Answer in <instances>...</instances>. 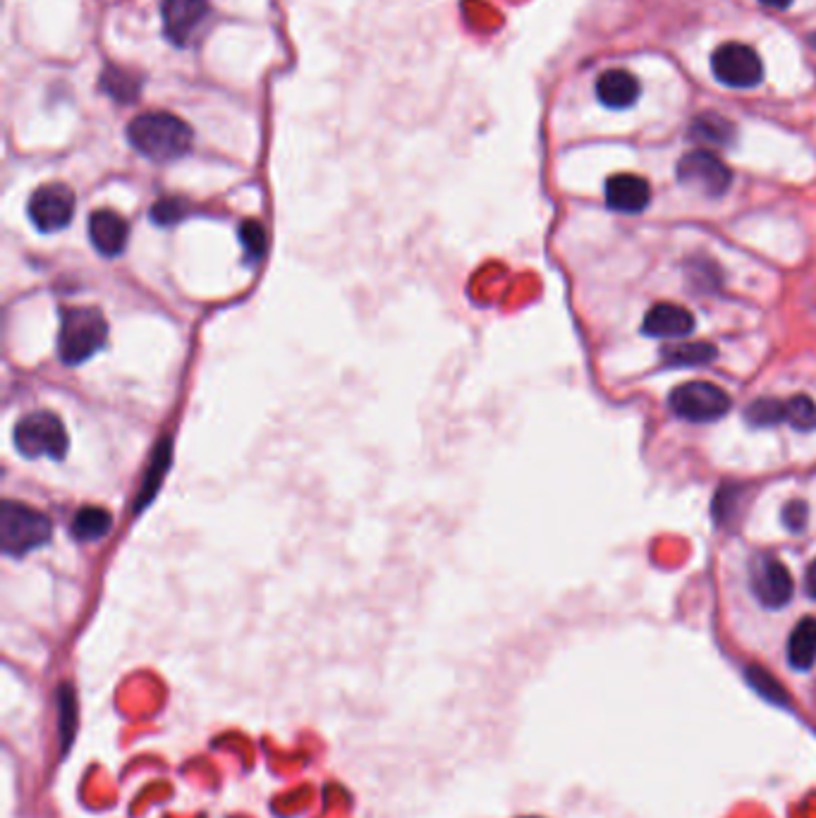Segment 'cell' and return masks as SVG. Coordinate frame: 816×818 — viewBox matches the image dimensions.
I'll return each mask as SVG.
<instances>
[{
    "label": "cell",
    "mask_w": 816,
    "mask_h": 818,
    "mask_svg": "<svg viewBox=\"0 0 816 818\" xmlns=\"http://www.w3.org/2000/svg\"><path fill=\"white\" fill-rule=\"evenodd\" d=\"M171 467V440L163 438L161 444L156 446L154 450V457H152V465L149 469H146V477H144V484H142V490L139 496L135 500V510H144L146 505L152 503V498L158 494V486L163 481V477H166V471Z\"/></svg>",
    "instance_id": "cell-17"
},
{
    "label": "cell",
    "mask_w": 816,
    "mask_h": 818,
    "mask_svg": "<svg viewBox=\"0 0 816 818\" xmlns=\"http://www.w3.org/2000/svg\"><path fill=\"white\" fill-rule=\"evenodd\" d=\"M759 3H764L766 8H774V10H786L793 6V0H759Z\"/></svg>",
    "instance_id": "cell-29"
},
{
    "label": "cell",
    "mask_w": 816,
    "mask_h": 818,
    "mask_svg": "<svg viewBox=\"0 0 816 818\" xmlns=\"http://www.w3.org/2000/svg\"><path fill=\"white\" fill-rule=\"evenodd\" d=\"M237 235H240V244H242L244 254H247V259L259 261L261 256H264V252H266V231L259 221H244L240 225Z\"/></svg>",
    "instance_id": "cell-26"
},
{
    "label": "cell",
    "mask_w": 816,
    "mask_h": 818,
    "mask_svg": "<svg viewBox=\"0 0 816 818\" xmlns=\"http://www.w3.org/2000/svg\"><path fill=\"white\" fill-rule=\"evenodd\" d=\"M127 142L133 149L154 163H171L192 152L194 129L166 110L142 113L127 125Z\"/></svg>",
    "instance_id": "cell-1"
},
{
    "label": "cell",
    "mask_w": 816,
    "mask_h": 818,
    "mask_svg": "<svg viewBox=\"0 0 816 818\" xmlns=\"http://www.w3.org/2000/svg\"><path fill=\"white\" fill-rule=\"evenodd\" d=\"M745 678H747L749 686H752V690L759 697H764L766 701L776 703V707H790V697L786 692V686H783L766 668H761V665H747Z\"/></svg>",
    "instance_id": "cell-21"
},
{
    "label": "cell",
    "mask_w": 816,
    "mask_h": 818,
    "mask_svg": "<svg viewBox=\"0 0 816 818\" xmlns=\"http://www.w3.org/2000/svg\"><path fill=\"white\" fill-rule=\"evenodd\" d=\"M190 214V204L179 196H163L154 206H152V223L161 225V227H171L177 225L185 216Z\"/></svg>",
    "instance_id": "cell-25"
},
{
    "label": "cell",
    "mask_w": 816,
    "mask_h": 818,
    "mask_svg": "<svg viewBox=\"0 0 816 818\" xmlns=\"http://www.w3.org/2000/svg\"><path fill=\"white\" fill-rule=\"evenodd\" d=\"M678 179L707 196H721L732 183V173L716 154L697 149L680 158Z\"/></svg>",
    "instance_id": "cell-9"
},
{
    "label": "cell",
    "mask_w": 816,
    "mask_h": 818,
    "mask_svg": "<svg viewBox=\"0 0 816 818\" xmlns=\"http://www.w3.org/2000/svg\"><path fill=\"white\" fill-rule=\"evenodd\" d=\"M807 503L805 500H790L786 507H783V525H786L790 532H803L807 525Z\"/></svg>",
    "instance_id": "cell-27"
},
{
    "label": "cell",
    "mask_w": 816,
    "mask_h": 818,
    "mask_svg": "<svg viewBox=\"0 0 816 818\" xmlns=\"http://www.w3.org/2000/svg\"><path fill=\"white\" fill-rule=\"evenodd\" d=\"M694 331V317L673 302H659L647 312L642 333L649 338H684Z\"/></svg>",
    "instance_id": "cell-13"
},
{
    "label": "cell",
    "mask_w": 816,
    "mask_h": 818,
    "mask_svg": "<svg viewBox=\"0 0 816 818\" xmlns=\"http://www.w3.org/2000/svg\"><path fill=\"white\" fill-rule=\"evenodd\" d=\"M14 448H18L27 460H39V457H51L62 460L70 448V436L65 431V423L54 412H31L22 417L14 427Z\"/></svg>",
    "instance_id": "cell-4"
},
{
    "label": "cell",
    "mask_w": 816,
    "mask_h": 818,
    "mask_svg": "<svg viewBox=\"0 0 816 818\" xmlns=\"http://www.w3.org/2000/svg\"><path fill=\"white\" fill-rule=\"evenodd\" d=\"M596 96L606 108L623 110L640 98V81L628 70H606L596 79Z\"/></svg>",
    "instance_id": "cell-14"
},
{
    "label": "cell",
    "mask_w": 816,
    "mask_h": 818,
    "mask_svg": "<svg viewBox=\"0 0 816 818\" xmlns=\"http://www.w3.org/2000/svg\"><path fill=\"white\" fill-rule=\"evenodd\" d=\"M668 402H671L676 417L692 423H709L723 419L732 407L728 392L709 381H688L676 386Z\"/></svg>",
    "instance_id": "cell-5"
},
{
    "label": "cell",
    "mask_w": 816,
    "mask_h": 818,
    "mask_svg": "<svg viewBox=\"0 0 816 818\" xmlns=\"http://www.w3.org/2000/svg\"><path fill=\"white\" fill-rule=\"evenodd\" d=\"M718 357V350L709 342H682L676 348L663 350V362L668 367H705Z\"/></svg>",
    "instance_id": "cell-19"
},
{
    "label": "cell",
    "mask_w": 816,
    "mask_h": 818,
    "mask_svg": "<svg viewBox=\"0 0 816 818\" xmlns=\"http://www.w3.org/2000/svg\"><path fill=\"white\" fill-rule=\"evenodd\" d=\"M89 240L94 244V250L101 256L108 259L120 256L127 247L129 225L120 214H116V211L110 208L94 211L89 216Z\"/></svg>",
    "instance_id": "cell-11"
},
{
    "label": "cell",
    "mask_w": 816,
    "mask_h": 818,
    "mask_svg": "<svg viewBox=\"0 0 816 818\" xmlns=\"http://www.w3.org/2000/svg\"><path fill=\"white\" fill-rule=\"evenodd\" d=\"M805 592L809 598L816 601V561H812L805 572Z\"/></svg>",
    "instance_id": "cell-28"
},
{
    "label": "cell",
    "mask_w": 816,
    "mask_h": 818,
    "mask_svg": "<svg viewBox=\"0 0 816 818\" xmlns=\"http://www.w3.org/2000/svg\"><path fill=\"white\" fill-rule=\"evenodd\" d=\"M27 214L37 231L43 235L65 231L75 216V192L62 183L41 185L29 196Z\"/></svg>",
    "instance_id": "cell-7"
},
{
    "label": "cell",
    "mask_w": 816,
    "mask_h": 818,
    "mask_svg": "<svg viewBox=\"0 0 816 818\" xmlns=\"http://www.w3.org/2000/svg\"><path fill=\"white\" fill-rule=\"evenodd\" d=\"M108 340V321L96 306H65L60 314L58 354L62 364H85Z\"/></svg>",
    "instance_id": "cell-2"
},
{
    "label": "cell",
    "mask_w": 816,
    "mask_h": 818,
    "mask_svg": "<svg viewBox=\"0 0 816 818\" xmlns=\"http://www.w3.org/2000/svg\"><path fill=\"white\" fill-rule=\"evenodd\" d=\"M692 137H697L701 142L723 146L732 139V127L721 116H701L692 125Z\"/></svg>",
    "instance_id": "cell-24"
},
{
    "label": "cell",
    "mask_w": 816,
    "mask_h": 818,
    "mask_svg": "<svg viewBox=\"0 0 816 818\" xmlns=\"http://www.w3.org/2000/svg\"><path fill=\"white\" fill-rule=\"evenodd\" d=\"M211 0H163L161 18L166 39L177 48H190L197 29L206 22Z\"/></svg>",
    "instance_id": "cell-10"
},
{
    "label": "cell",
    "mask_w": 816,
    "mask_h": 818,
    "mask_svg": "<svg viewBox=\"0 0 816 818\" xmlns=\"http://www.w3.org/2000/svg\"><path fill=\"white\" fill-rule=\"evenodd\" d=\"M749 584H752L755 598L764 608H786L793 598V577L788 567L783 565L774 555H759L755 563L749 565Z\"/></svg>",
    "instance_id": "cell-8"
},
{
    "label": "cell",
    "mask_w": 816,
    "mask_h": 818,
    "mask_svg": "<svg viewBox=\"0 0 816 818\" xmlns=\"http://www.w3.org/2000/svg\"><path fill=\"white\" fill-rule=\"evenodd\" d=\"M51 519L41 510L14 500H6L0 507V544H3L6 555L22 558L29 551H37L51 542Z\"/></svg>",
    "instance_id": "cell-3"
},
{
    "label": "cell",
    "mask_w": 816,
    "mask_h": 818,
    "mask_svg": "<svg viewBox=\"0 0 816 818\" xmlns=\"http://www.w3.org/2000/svg\"><path fill=\"white\" fill-rule=\"evenodd\" d=\"M56 703H58V732H60V744H62V754H68V749L75 740L77 732V699L72 686L65 682L58 686L56 692Z\"/></svg>",
    "instance_id": "cell-20"
},
{
    "label": "cell",
    "mask_w": 816,
    "mask_h": 818,
    "mask_svg": "<svg viewBox=\"0 0 816 818\" xmlns=\"http://www.w3.org/2000/svg\"><path fill=\"white\" fill-rule=\"evenodd\" d=\"M606 204L620 214H642L651 202V187L644 177L632 173L611 175L606 179Z\"/></svg>",
    "instance_id": "cell-12"
},
{
    "label": "cell",
    "mask_w": 816,
    "mask_h": 818,
    "mask_svg": "<svg viewBox=\"0 0 816 818\" xmlns=\"http://www.w3.org/2000/svg\"><path fill=\"white\" fill-rule=\"evenodd\" d=\"M101 89L118 104H135L142 91V79L123 68H106L101 77Z\"/></svg>",
    "instance_id": "cell-18"
},
{
    "label": "cell",
    "mask_w": 816,
    "mask_h": 818,
    "mask_svg": "<svg viewBox=\"0 0 816 818\" xmlns=\"http://www.w3.org/2000/svg\"><path fill=\"white\" fill-rule=\"evenodd\" d=\"M110 525H113V517L108 510H104V507L99 505H87V507H79V510L75 513L70 522V534L72 538H77L79 544H89V542H99V538H104L110 532Z\"/></svg>",
    "instance_id": "cell-16"
},
{
    "label": "cell",
    "mask_w": 816,
    "mask_h": 818,
    "mask_svg": "<svg viewBox=\"0 0 816 818\" xmlns=\"http://www.w3.org/2000/svg\"><path fill=\"white\" fill-rule=\"evenodd\" d=\"M788 663L793 670L807 673L816 663V617H803L790 632Z\"/></svg>",
    "instance_id": "cell-15"
},
{
    "label": "cell",
    "mask_w": 816,
    "mask_h": 818,
    "mask_svg": "<svg viewBox=\"0 0 816 818\" xmlns=\"http://www.w3.org/2000/svg\"><path fill=\"white\" fill-rule=\"evenodd\" d=\"M711 72L730 89H752L764 77V62L755 48L730 41L713 51Z\"/></svg>",
    "instance_id": "cell-6"
},
{
    "label": "cell",
    "mask_w": 816,
    "mask_h": 818,
    "mask_svg": "<svg viewBox=\"0 0 816 818\" xmlns=\"http://www.w3.org/2000/svg\"><path fill=\"white\" fill-rule=\"evenodd\" d=\"M745 421L755 429L776 427V423L786 421V402H780L776 398H759L755 402H749L745 409Z\"/></svg>",
    "instance_id": "cell-22"
},
{
    "label": "cell",
    "mask_w": 816,
    "mask_h": 818,
    "mask_svg": "<svg viewBox=\"0 0 816 818\" xmlns=\"http://www.w3.org/2000/svg\"><path fill=\"white\" fill-rule=\"evenodd\" d=\"M786 421L795 431H814L816 429V402L807 396H795L786 400Z\"/></svg>",
    "instance_id": "cell-23"
}]
</instances>
